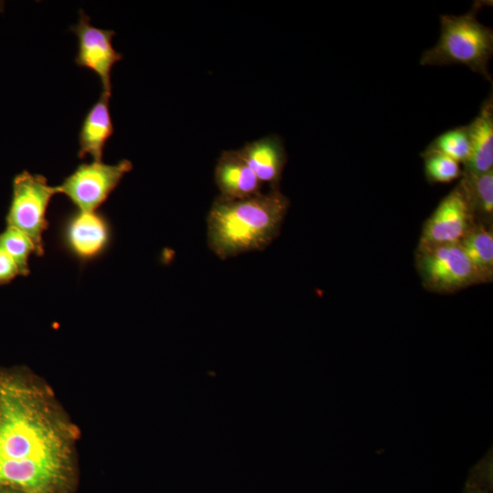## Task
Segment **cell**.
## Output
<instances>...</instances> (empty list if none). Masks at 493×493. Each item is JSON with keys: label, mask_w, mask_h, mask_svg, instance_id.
<instances>
[{"label": "cell", "mask_w": 493, "mask_h": 493, "mask_svg": "<svg viewBox=\"0 0 493 493\" xmlns=\"http://www.w3.org/2000/svg\"><path fill=\"white\" fill-rule=\"evenodd\" d=\"M289 205L280 189L240 200L217 196L206 216L209 249L222 260L265 250L278 237Z\"/></svg>", "instance_id": "7a4b0ae2"}, {"label": "cell", "mask_w": 493, "mask_h": 493, "mask_svg": "<svg viewBox=\"0 0 493 493\" xmlns=\"http://www.w3.org/2000/svg\"><path fill=\"white\" fill-rule=\"evenodd\" d=\"M78 432L46 383L24 368L0 369V488L70 493Z\"/></svg>", "instance_id": "6da1fadb"}, {"label": "cell", "mask_w": 493, "mask_h": 493, "mask_svg": "<svg viewBox=\"0 0 493 493\" xmlns=\"http://www.w3.org/2000/svg\"><path fill=\"white\" fill-rule=\"evenodd\" d=\"M132 167V163L127 159L114 164L102 161L83 163L56 187L78 210L97 211Z\"/></svg>", "instance_id": "8992f818"}, {"label": "cell", "mask_w": 493, "mask_h": 493, "mask_svg": "<svg viewBox=\"0 0 493 493\" xmlns=\"http://www.w3.org/2000/svg\"><path fill=\"white\" fill-rule=\"evenodd\" d=\"M421 156L425 178L431 184L451 183L463 175L460 163L444 154L424 151Z\"/></svg>", "instance_id": "ac0fdd59"}, {"label": "cell", "mask_w": 493, "mask_h": 493, "mask_svg": "<svg viewBox=\"0 0 493 493\" xmlns=\"http://www.w3.org/2000/svg\"><path fill=\"white\" fill-rule=\"evenodd\" d=\"M481 2L461 16H440V37L424 51L423 66L463 65L492 81L488 65L493 56V30L480 23L477 15Z\"/></svg>", "instance_id": "3957f363"}, {"label": "cell", "mask_w": 493, "mask_h": 493, "mask_svg": "<svg viewBox=\"0 0 493 493\" xmlns=\"http://www.w3.org/2000/svg\"><path fill=\"white\" fill-rule=\"evenodd\" d=\"M0 249L13 258L20 270L21 276L29 275L28 261L32 254L36 255V249L32 241L25 234L6 226L0 233Z\"/></svg>", "instance_id": "e0dca14e"}, {"label": "cell", "mask_w": 493, "mask_h": 493, "mask_svg": "<svg viewBox=\"0 0 493 493\" xmlns=\"http://www.w3.org/2000/svg\"><path fill=\"white\" fill-rule=\"evenodd\" d=\"M426 152L444 154L465 164L470 155V140L467 125L448 130L435 138L425 148Z\"/></svg>", "instance_id": "2e32d148"}, {"label": "cell", "mask_w": 493, "mask_h": 493, "mask_svg": "<svg viewBox=\"0 0 493 493\" xmlns=\"http://www.w3.org/2000/svg\"><path fill=\"white\" fill-rule=\"evenodd\" d=\"M110 95L101 93L100 99L86 113L79 133V158L90 155L94 161H102L103 150L114 133L109 101Z\"/></svg>", "instance_id": "4fadbf2b"}, {"label": "cell", "mask_w": 493, "mask_h": 493, "mask_svg": "<svg viewBox=\"0 0 493 493\" xmlns=\"http://www.w3.org/2000/svg\"><path fill=\"white\" fill-rule=\"evenodd\" d=\"M459 243L483 282H489L493 276L492 230L482 223L474 224Z\"/></svg>", "instance_id": "5bb4252c"}, {"label": "cell", "mask_w": 493, "mask_h": 493, "mask_svg": "<svg viewBox=\"0 0 493 493\" xmlns=\"http://www.w3.org/2000/svg\"><path fill=\"white\" fill-rule=\"evenodd\" d=\"M475 224L462 180L425 221L419 246L459 243Z\"/></svg>", "instance_id": "9c48e42d"}, {"label": "cell", "mask_w": 493, "mask_h": 493, "mask_svg": "<svg viewBox=\"0 0 493 493\" xmlns=\"http://www.w3.org/2000/svg\"><path fill=\"white\" fill-rule=\"evenodd\" d=\"M416 267L424 286L431 291L449 293L483 283L460 243L418 246Z\"/></svg>", "instance_id": "5b68a950"}, {"label": "cell", "mask_w": 493, "mask_h": 493, "mask_svg": "<svg viewBox=\"0 0 493 493\" xmlns=\"http://www.w3.org/2000/svg\"><path fill=\"white\" fill-rule=\"evenodd\" d=\"M474 217L489 221L493 215V170L479 173H463L461 178Z\"/></svg>", "instance_id": "9a60e30c"}, {"label": "cell", "mask_w": 493, "mask_h": 493, "mask_svg": "<svg viewBox=\"0 0 493 493\" xmlns=\"http://www.w3.org/2000/svg\"><path fill=\"white\" fill-rule=\"evenodd\" d=\"M470 155L463 173L479 174L493 170V97L483 101L478 114L467 125Z\"/></svg>", "instance_id": "7c38bea8"}, {"label": "cell", "mask_w": 493, "mask_h": 493, "mask_svg": "<svg viewBox=\"0 0 493 493\" xmlns=\"http://www.w3.org/2000/svg\"><path fill=\"white\" fill-rule=\"evenodd\" d=\"M0 493H24V492L17 489L11 488H0Z\"/></svg>", "instance_id": "44dd1931"}, {"label": "cell", "mask_w": 493, "mask_h": 493, "mask_svg": "<svg viewBox=\"0 0 493 493\" xmlns=\"http://www.w3.org/2000/svg\"><path fill=\"white\" fill-rule=\"evenodd\" d=\"M261 184L279 190L287 163V152L281 138L271 134L248 142L238 149Z\"/></svg>", "instance_id": "8fae6325"}, {"label": "cell", "mask_w": 493, "mask_h": 493, "mask_svg": "<svg viewBox=\"0 0 493 493\" xmlns=\"http://www.w3.org/2000/svg\"><path fill=\"white\" fill-rule=\"evenodd\" d=\"M58 194L57 187L49 185L41 174L23 171L13 178L6 226L25 234L34 244L37 257L44 254L43 234L48 227L47 212L52 197Z\"/></svg>", "instance_id": "277c9868"}, {"label": "cell", "mask_w": 493, "mask_h": 493, "mask_svg": "<svg viewBox=\"0 0 493 493\" xmlns=\"http://www.w3.org/2000/svg\"><path fill=\"white\" fill-rule=\"evenodd\" d=\"M461 493H493V458L491 451L470 469Z\"/></svg>", "instance_id": "d6986e66"}, {"label": "cell", "mask_w": 493, "mask_h": 493, "mask_svg": "<svg viewBox=\"0 0 493 493\" xmlns=\"http://www.w3.org/2000/svg\"><path fill=\"white\" fill-rule=\"evenodd\" d=\"M18 276H21V273L16 262L0 249V285L9 284Z\"/></svg>", "instance_id": "ffe728a7"}, {"label": "cell", "mask_w": 493, "mask_h": 493, "mask_svg": "<svg viewBox=\"0 0 493 493\" xmlns=\"http://www.w3.org/2000/svg\"><path fill=\"white\" fill-rule=\"evenodd\" d=\"M69 30L78 38L76 65L94 72L101 83L102 93L111 96V69L123 58L112 45L115 32L94 26L83 10H79V20Z\"/></svg>", "instance_id": "ba28073f"}, {"label": "cell", "mask_w": 493, "mask_h": 493, "mask_svg": "<svg viewBox=\"0 0 493 493\" xmlns=\"http://www.w3.org/2000/svg\"><path fill=\"white\" fill-rule=\"evenodd\" d=\"M218 197L240 200L262 193L263 184L237 150H225L215 167Z\"/></svg>", "instance_id": "30bf717a"}, {"label": "cell", "mask_w": 493, "mask_h": 493, "mask_svg": "<svg viewBox=\"0 0 493 493\" xmlns=\"http://www.w3.org/2000/svg\"><path fill=\"white\" fill-rule=\"evenodd\" d=\"M58 241L65 252L85 265L108 251L112 241V227L102 213L76 209L61 220Z\"/></svg>", "instance_id": "52a82bcc"}]
</instances>
